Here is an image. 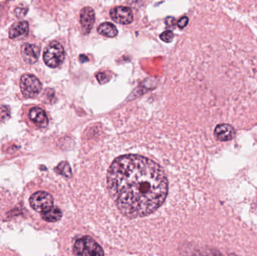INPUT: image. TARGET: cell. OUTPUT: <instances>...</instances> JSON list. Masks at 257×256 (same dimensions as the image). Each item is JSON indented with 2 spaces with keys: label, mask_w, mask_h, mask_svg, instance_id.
Returning <instances> with one entry per match:
<instances>
[{
  "label": "cell",
  "mask_w": 257,
  "mask_h": 256,
  "mask_svg": "<svg viewBox=\"0 0 257 256\" xmlns=\"http://www.w3.org/2000/svg\"><path fill=\"white\" fill-rule=\"evenodd\" d=\"M1 10H2V6H1V4H0V13H1Z\"/></svg>",
  "instance_id": "ffe728a7"
},
{
  "label": "cell",
  "mask_w": 257,
  "mask_h": 256,
  "mask_svg": "<svg viewBox=\"0 0 257 256\" xmlns=\"http://www.w3.org/2000/svg\"><path fill=\"white\" fill-rule=\"evenodd\" d=\"M10 117V110L9 107L0 105V123L6 121Z\"/></svg>",
  "instance_id": "9a60e30c"
},
{
  "label": "cell",
  "mask_w": 257,
  "mask_h": 256,
  "mask_svg": "<svg viewBox=\"0 0 257 256\" xmlns=\"http://www.w3.org/2000/svg\"><path fill=\"white\" fill-rule=\"evenodd\" d=\"M174 34L172 31H166L160 35V39H161L163 42H167V43L172 42Z\"/></svg>",
  "instance_id": "e0dca14e"
},
{
  "label": "cell",
  "mask_w": 257,
  "mask_h": 256,
  "mask_svg": "<svg viewBox=\"0 0 257 256\" xmlns=\"http://www.w3.org/2000/svg\"><path fill=\"white\" fill-rule=\"evenodd\" d=\"M235 130L231 125L226 123L217 125L214 129V136L220 141H228L235 137Z\"/></svg>",
  "instance_id": "ba28073f"
},
{
  "label": "cell",
  "mask_w": 257,
  "mask_h": 256,
  "mask_svg": "<svg viewBox=\"0 0 257 256\" xmlns=\"http://www.w3.org/2000/svg\"><path fill=\"white\" fill-rule=\"evenodd\" d=\"M29 117L36 126L39 128H45L48 125V118L45 111L39 107L33 108L29 113Z\"/></svg>",
  "instance_id": "30bf717a"
},
{
  "label": "cell",
  "mask_w": 257,
  "mask_h": 256,
  "mask_svg": "<svg viewBox=\"0 0 257 256\" xmlns=\"http://www.w3.org/2000/svg\"><path fill=\"white\" fill-rule=\"evenodd\" d=\"M42 219L46 222H55L60 220L63 216L61 210L57 207H52L46 211L41 213Z\"/></svg>",
  "instance_id": "7c38bea8"
},
{
  "label": "cell",
  "mask_w": 257,
  "mask_h": 256,
  "mask_svg": "<svg viewBox=\"0 0 257 256\" xmlns=\"http://www.w3.org/2000/svg\"><path fill=\"white\" fill-rule=\"evenodd\" d=\"M74 253L76 256H104L102 247L90 237H83L75 242Z\"/></svg>",
  "instance_id": "7a4b0ae2"
},
{
  "label": "cell",
  "mask_w": 257,
  "mask_h": 256,
  "mask_svg": "<svg viewBox=\"0 0 257 256\" xmlns=\"http://www.w3.org/2000/svg\"><path fill=\"white\" fill-rule=\"evenodd\" d=\"M30 203L36 211L42 213L54 207V198L51 194L39 191L30 197Z\"/></svg>",
  "instance_id": "5b68a950"
},
{
  "label": "cell",
  "mask_w": 257,
  "mask_h": 256,
  "mask_svg": "<svg viewBox=\"0 0 257 256\" xmlns=\"http://www.w3.org/2000/svg\"><path fill=\"white\" fill-rule=\"evenodd\" d=\"M110 15L113 21L123 25L131 24L134 20L133 11L130 8L125 7V6L114 8L110 12Z\"/></svg>",
  "instance_id": "8992f818"
},
{
  "label": "cell",
  "mask_w": 257,
  "mask_h": 256,
  "mask_svg": "<svg viewBox=\"0 0 257 256\" xmlns=\"http://www.w3.org/2000/svg\"><path fill=\"white\" fill-rule=\"evenodd\" d=\"M27 12H28V7L24 6V4H21L17 6L15 10V15L18 18H23V17L27 15Z\"/></svg>",
  "instance_id": "2e32d148"
},
{
  "label": "cell",
  "mask_w": 257,
  "mask_h": 256,
  "mask_svg": "<svg viewBox=\"0 0 257 256\" xmlns=\"http://www.w3.org/2000/svg\"><path fill=\"white\" fill-rule=\"evenodd\" d=\"M81 24L84 33H89L95 22V12L90 7H86L81 12Z\"/></svg>",
  "instance_id": "9c48e42d"
},
{
  "label": "cell",
  "mask_w": 257,
  "mask_h": 256,
  "mask_svg": "<svg viewBox=\"0 0 257 256\" xmlns=\"http://www.w3.org/2000/svg\"><path fill=\"white\" fill-rule=\"evenodd\" d=\"M29 33V24L27 21H22L15 23L9 31V37L12 39L24 37Z\"/></svg>",
  "instance_id": "8fae6325"
},
{
  "label": "cell",
  "mask_w": 257,
  "mask_h": 256,
  "mask_svg": "<svg viewBox=\"0 0 257 256\" xmlns=\"http://www.w3.org/2000/svg\"><path fill=\"white\" fill-rule=\"evenodd\" d=\"M21 54L26 63L34 64L39 59L40 49L34 44L25 43L21 48Z\"/></svg>",
  "instance_id": "52a82bcc"
},
{
  "label": "cell",
  "mask_w": 257,
  "mask_h": 256,
  "mask_svg": "<svg viewBox=\"0 0 257 256\" xmlns=\"http://www.w3.org/2000/svg\"><path fill=\"white\" fill-rule=\"evenodd\" d=\"M43 59L45 64L49 67H58L65 59L64 48L59 42H51L44 51Z\"/></svg>",
  "instance_id": "3957f363"
},
{
  "label": "cell",
  "mask_w": 257,
  "mask_h": 256,
  "mask_svg": "<svg viewBox=\"0 0 257 256\" xmlns=\"http://www.w3.org/2000/svg\"><path fill=\"white\" fill-rule=\"evenodd\" d=\"M56 171L64 177H69L72 174L70 166L66 162H62L57 165Z\"/></svg>",
  "instance_id": "5bb4252c"
},
{
  "label": "cell",
  "mask_w": 257,
  "mask_h": 256,
  "mask_svg": "<svg viewBox=\"0 0 257 256\" xmlns=\"http://www.w3.org/2000/svg\"><path fill=\"white\" fill-rule=\"evenodd\" d=\"M203 256H224L222 255L220 252H217V251L214 250H210L209 252H207L206 253L204 254ZM229 256H237L235 255H233V254H231Z\"/></svg>",
  "instance_id": "d6986e66"
},
{
  "label": "cell",
  "mask_w": 257,
  "mask_h": 256,
  "mask_svg": "<svg viewBox=\"0 0 257 256\" xmlns=\"http://www.w3.org/2000/svg\"><path fill=\"white\" fill-rule=\"evenodd\" d=\"M108 186L119 210L131 218L154 213L168 192L167 178L161 167L139 155H125L112 162Z\"/></svg>",
  "instance_id": "6da1fadb"
},
{
  "label": "cell",
  "mask_w": 257,
  "mask_h": 256,
  "mask_svg": "<svg viewBox=\"0 0 257 256\" xmlns=\"http://www.w3.org/2000/svg\"><path fill=\"white\" fill-rule=\"evenodd\" d=\"M20 86L23 95L27 98L36 97L42 91V83L36 76L30 74L21 77Z\"/></svg>",
  "instance_id": "277c9868"
},
{
  "label": "cell",
  "mask_w": 257,
  "mask_h": 256,
  "mask_svg": "<svg viewBox=\"0 0 257 256\" xmlns=\"http://www.w3.org/2000/svg\"><path fill=\"white\" fill-rule=\"evenodd\" d=\"M188 22V18H187V17H183V18H181V19L178 21V26L180 27V28L183 29L187 25Z\"/></svg>",
  "instance_id": "ac0fdd59"
},
{
  "label": "cell",
  "mask_w": 257,
  "mask_h": 256,
  "mask_svg": "<svg viewBox=\"0 0 257 256\" xmlns=\"http://www.w3.org/2000/svg\"><path fill=\"white\" fill-rule=\"evenodd\" d=\"M97 30L99 34L109 38L115 37L118 33L115 26L109 22H105L101 24L98 27Z\"/></svg>",
  "instance_id": "4fadbf2b"
}]
</instances>
